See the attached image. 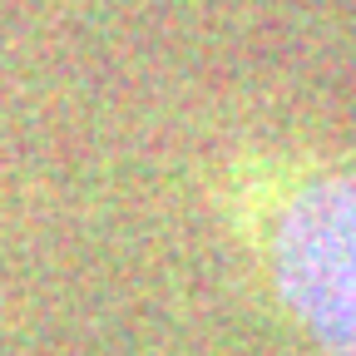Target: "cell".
I'll use <instances>...</instances> for the list:
<instances>
[{"mask_svg": "<svg viewBox=\"0 0 356 356\" xmlns=\"http://www.w3.org/2000/svg\"><path fill=\"white\" fill-rule=\"evenodd\" d=\"M273 273L327 356H356V173L297 188L273 233Z\"/></svg>", "mask_w": 356, "mask_h": 356, "instance_id": "cell-1", "label": "cell"}]
</instances>
